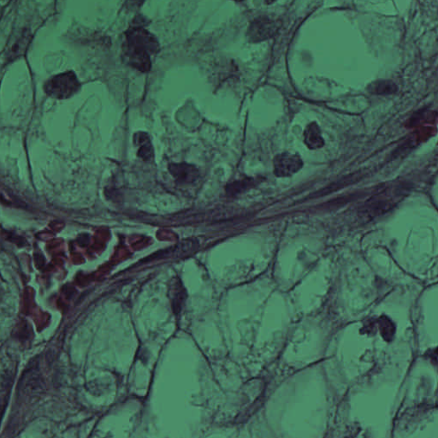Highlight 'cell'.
I'll use <instances>...</instances> for the list:
<instances>
[{
	"instance_id": "obj_1",
	"label": "cell",
	"mask_w": 438,
	"mask_h": 438,
	"mask_svg": "<svg viewBox=\"0 0 438 438\" xmlns=\"http://www.w3.org/2000/svg\"><path fill=\"white\" fill-rule=\"evenodd\" d=\"M80 89V82L72 71L58 74L46 81L45 92L50 97L65 100L76 95Z\"/></svg>"
},
{
	"instance_id": "obj_8",
	"label": "cell",
	"mask_w": 438,
	"mask_h": 438,
	"mask_svg": "<svg viewBox=\"0 0 438 438\" xmlns=\"http://www.w3.org/2000/svg\"><path fill=\"white\" fill-rule=\"evenodd\" d=\"M134 144L138 146L137 156L144 161H150L154 157L153 146L151 145L149 136L145 132H138L134 136Z\"/></svg>"
},
{
	"instance_id": "obj_12",
	"label": "cell",
	"mask_w": 438,
	"mask_h": 438,
	"mask_svg": "<svg viewBox=\"0 0 438 438\" xmlns=\"http://www.w3.org/2000/svg\"><path fill=\"white\" fill-rule=\"evenodd\" d=\"M379 329L384 340L391 341L395 335V325L388 317L383 316L379 320Z\"/></svg>"
},
{
	"instance_id": "obj_10",
	"label": "cell",
	"mask_w": 438,
	"mask_h": 438,
	"mask_svg": "<svg viewBox=\"0 0 438 438\" xmlns=\"http://www.w3.org/2000/svg\"><path fill=\"white\" fill-rule=\"evenodd\" d=\"M22 384V390L27 392V394L37 391L38 389L41 388V376L39 373L38 368L35 367V365H33L32 367L28 368L27 372L23 376Z\"/></svg>"
},
{
	"instance_id": "obj_2",
	"label": "cell",
	"mask_w": 438,
	"mask_h": 438,
	"mask_svg": "<svg viewBox=\"0 0 438 438\" xmlns=\"http://www.w3.org/2000/svg\"><path fill=\"white\" fill-rule=\"evenodd\" d=\"M122 46L154 55L160 51V44L151 33L142 27H131L125 33V41Z\"/></svg>"
},
{
	"instance_id": "obj_13",
	"label": "cell",
	"mask_w": 438,
	"mask_h": 438,
	"mask_svg": "<svg viewBox=\"0 0 438 438\" xmlns=\"http://www.w3.org/2000/svg\"><path fill=\"white\" fill-rule=\"evenodd\" d=\"M27 36H28L27 33L22 35V37L19 40H17L11 46V48H10V53H9V56L11 57V59H13L17 56H20L22 52H24L27 42H28V39H27Z\"/></svg>"
},
{
	"instance_id": "obj_15",
	"label": "cell",
	"mask_w": 438,
	"mask_h": 438,
	"mask_svg": "<svg viewBox=\"0 0 438 438\" xmlns=\"http://www.w3.org/2000/svg\"><path fill=\"white\" fill-rule=\"evenodd\" d=\"M6 403L7 402H6V399L0 400V420L2 419V416H3L5 410H6Z\"/></svg>"
},
{
	"instance_id": "obj_4",
	"label": "cell",
	"mask_w": 438,
	"mask_h": 438,
	"mask_svg": "<svg viewBox=\"0 0 438 438\" xmlns=\"http://www.w3.org/2000/svg\"><path fill=\"white\" fill-rule=\"evenodd\" d=\"M274 173L278 177H287L297 173L303 166L301 158L290 152H281L274 158Z\"/></svg>"
},
{
	"instance_id": "obj_6",
	"label": "cell",
	"mask_w": 438,
	"mask_h": 438,
	"mask_svg": "<svg viewBox=\"0 0 438 438\" xmlns=\"http://www.w3.org/2000/svg\"><path fill=\"white\" fill-rule=\"evenodd\" d=\"M122 53L126 62L133 68L143 73L150 71L151 67V56L148 53L129 48L124 46H122Z\"/></svg>"
},
{
	"instance_id": "obj_3",
	"label": "cell",
	"mask_w": 438,
	"mask_h": 438,
	"mask_svg": "<svg viewBox=\"0 0 438 438\" xmlns=\"http://www.w3.org/2000/svg\"><path fill=\"white\" fill-rule=\"evenodd\" d=\"M281 23L270 16H261L249 25L246 36L249 42L258 43L272 38L278 32Z\"/></svg>"
},
{
	"instance_id": "obj_11",
	"label": "cell",
	"mask_w": 438,
	"mask_h": 438,
	"mask_svg": "<svg viewBox=\"0 0 438 438\" xmlns=\"http://www.w3.org/2000/svg\"><path fill=\"white\" fill-rule=\"evenodd\" d=\"M367 90L372 95H389L397 92L398 87L393 81L381 80L370 83L367 87Z\"/></svg>"
},
{
	"instance_id": "obj_9",
	"label": "cell",
	"mask_w": 438,
	"mask_h": 438,
	"mask_svg": "<svg viewBox=\"0 0 438 438\" xmlns=\"http://www.w3.org/2000/svg\"><path fill=\"white\" fill-rule=\"evenodd\" d=\"M304 141L306 146L311 150L321 148L325 145V141L321 135V130L316 122H311L304 131Z\"/></svg>"
},
{
	"instance_id": "obj_7",
	"label": "cell",
	"mask_w": 438,
	"mask_h": 438,
	"mask_svg": "<svg viewBox=\"0 0 438 438\" xmlns=\"http://www.w3.org/2000/svg\"><path fill=\"white\" fill-rule=\"evenodd\" d=\"M170 297L174 314H179L181 311L187 299V292L184 289L182 283L180 279L175 277L171 283L170 288Z\"/></svg>"
},
{
	"instance_id": "obj_14",
	"label": "cell",
	"mask_w": 438,
	"mask_h": 438,
	"mask_svg": "<svg viewBox=\"0 0 438 438\" xmlns=\"http://www.w3.org/2000/svg\"><path fill=\"white\" fill-rule=\"evenodd\" d=\"M247 185H249V181H235L234 183L229 184L227 187V193L231 195L238 194L241 193L245 187H247Z\"/></svg>"
},
{
	"instance_id": "obj_5",
	"label": "cell",
	"mask_w": 438,
	"mask_h": 438,
	"mask_svg": "<svg viewBox=\"0 0 438 438\" xmlns=\"http://www.w3.org/2000/svg\"><path fill=\"white\" fill-rule=\"evenodd\" d=\"M169 171L176 182L182 185L194 183L200 176L197 168L187 163L171 164L169 165Z\"/></svg>"
}]
</instances>
